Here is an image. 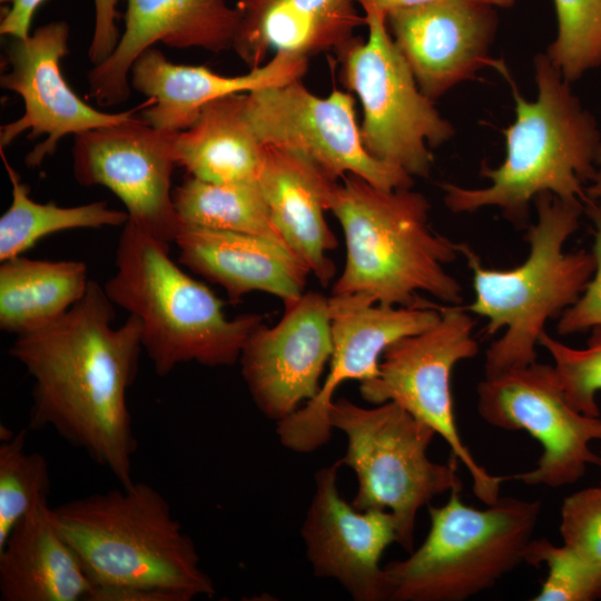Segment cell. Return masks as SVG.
<instances>
[{
    "label": "cell",
    "mask_w": 601,
    "mask_h": 601,
    "mask_svg": "<svg viewBox=\"0 0 601 601\" xmlns=\"http://www.w3.org/2000/svg\"><path fill=\"white\" fill-rule=\"evenodd\" d=\"M236 8L233 49L249 69L263 66L270 52L307 59L337 52L365 24L354 0H238Z\"/></svg>",
    "instance_id": "cell-23"
},
{
    "label": "cell",
    "mask_w": 601,
    "mask_h": 601,
    "mask_svg": "<svg viewBox=\"0 0 601 601\" xmlns=\"http://www.w3.org/2000/svg\"><path fill=\"white\" fill-rule=\"evenodd\" d=\"M474 326L465 307L441 306L434 325L398 338L384 351L378 374L361 382L359 393L375 405L394 402L431 426L467 470L475 496L490 505L511 477L491 474L473 457L457 431L451 392L455 365L479 352Z\"/></svg>",
    "instance_id": "cell-10"
},
{
    "label": "cell",
    "mask_w": 601,
    "mask_h": 601,
    "mask_svg": "<svg viewBox=\"0 0 601 601\" xmlns=\"http://www.w3.org/2000/svg\"><path fill=\"white\" fill-rule=\"evenodd\" d=\"M332 193L328 210L346 242V262L333 295L359 296L371 304L423 307L460 305L463 288L445 266L457 243L430 225L431 205L412 188L383 189L348 174Z\"/></svg>",
    "instance_id": "cell-3"
},
{
    "label": "cell",
    "mask_w": 601,
    "mask_h": 601,
    "mask_svg": "<svg viewBox=\"0 0 601 601\" xmlns=\"http://www.w3.org/2000/svg\"><path fill=\"white\" fill-rule=\"evenodd\" d=\"M328 302L333 353L326 380L304 407L277 422L280 443L298 453L313 452L331 439L328 410L342 383L375 377L382 355L393 342L431 327L441 316L436 303L423 307L386 306L355 295H332Z\"/></svg>",
    "instance_id": "cell-14"
},
{
    "label": "cell",
    "mask_w": 601,
    "mask_h": 601,
    "mask_svg": "<svg viewBox=\"0 0 601 601\" xmlns=\"http://www.w3.org/2000/svg\"><path fill=\"white\" fill-rule=\"evenodd\" d=\"M0 155L12 186V200L0 218V260L21 255L39 239L52 233L76 228L124 226L127 211L110 209L106 201L76 207H60L55 203L40 204L29 196L16 169Z\"/></svg>",
    "instance_id": "cell-28"
},
{
    "label": "cell",
    "mask_w": 601,
    "mask_h": 601,
    "mask_svg": "<svg viewBox=\"0 0 601 601\" xmlns=\"http://www.w3.org/2000/svg\"><path fill=\"white\" fill-rule=\"evenodd\" d=\"M597 166L594 176L591 179V184L585 187V195L590 201L601 200V147L598 154Z\"/></svg>",
    "instance_id": "cell-37"
},
{
    "label": "cell",
    "mask_w": 601,
    "mask_h": 601,
    "mask_svg": "<svg viewBox=\"0 0 601 601\" xmlns=\"http://www.w3.org/2000/svg\"><path fill=\"white\" fill-rule=\"evenodd\" d=\"M247 92L207 104L195 122L175 135V158L191 177L215 183L258 179L265 146L245 114Z\"/></svg>",
    "instance_id": "cell-25"
},
{
    "label": "cell",
    "mask_w": 601,
    "mask_h": 601,
    "mask_svg": "<svg viewBox=\"0 0 601 601\" xmlns=\"http://www.w3.org/2000/svg\"><path fill=\"white\" fill-rule=\"evenodd\" d=\"M558 32L546 56L572 82L601 66V0H553Z\"/></svg>",
    "instance_id": "cell-30"
},
{
    "label": "cell",
    "mask_w": 601,
    "mask_h": 601,
    "mask_svg": "<svg viewBox=\"0 0 601 601\" xmlns=\"http://www.w3.org/2000/svg\"><path fill=\"white\" fill-rule=\"evenodd\" d=\"M9 3L0 22V33L11 38H27L33 14L45 0H0ZM119 0H93L95 27L88 49V58L93 66L104 62L115 50L120 33L117 27V4Z\"/></svg>",
    "instance_id": "cell-33"
},
{
    "label": "cell",
    "mask_w": 601,
    "mask_h": 601,
    "mask_svg": "<svg viewBox=\"0 0 601 601\" xmlns=\"http://www.w3.org/2000/svg\"><path fill=\"white\" fill-rule=\"evenodd\" d=\"M238 22L239 12L228 0H127L115 50L88 72L90 97L106 107L128 99L132 65L157 42L213 52L233 49Z\"/></svg>",
    "instance_id": "cell-19"
},
{
    "label": "cell",
    "mask_w": 601,
    "mask_h": 601,
    "mask_svg": "<svg viewBox=\"0 0 601 601\" xmlns=\"http://www.w3.org/2000/svg\"><path fill=\"white\" fill-rule=\"evenodd\" d=\"M533 65L538 87L533 101L520 93L506 67L499 69L515 102V119L503 130L505 157L495 168L482 166L481 175L490 180L486 187L440 185L452 213L496 207L513 226L523 228L531 201L541 194L589 203L584 184L594 176L601 147L597 120L545 53L536 55Z\"/></svg>",
    "instance_id": "cell-2"
},
{
    "label": "cell",
    "mask_w": 601,
    "mask_h": 601,
    "mask_svg": "<svg viewBox=\"0 0 601 601\" xmlns=\"http://www.w3.org/2000/svg\"><path fill=\"white\" fill-rule=\"evenodd\" d=\"M245 114L264 146L298 152L334 180L353 174L388 190L414 185L404 169L365 149L351 92L322 98L296 79L247 92Z\"/></svg>",
    "instance_id": "cell-11"
},
{
    "label": "cell",
    "mask_w": 601,
    "mask_h": 601,
    "mask_svg": "<svg viewBox=\"0 0 601 601\" xmlns=\"http://www.w3.org/2000/svg\"><path fill=\"white\" fill-rule=\"evenodd\" d=\"M487 7L496 6L501 8L511 7L516 0H469Z\"/></svg>",
    "instance_id": "cell-38"
},
{
    "label": "cell",
    "mask_w": 601,
    "mask_h": 601,
    "mask_svg": "<svg viewBox=\"0 0 601 601\" xmlns=\"http://www.w3.org/2000/svg\"><path fill=\"white\" fill-rule=\"evenodd\" d=\"M333 428L345 433L347 449L341 459L357 476L352 505L359 511H390L397 525V544L414 550L418 511L444 492L461 490L456 461H432L427 449L435 431L394 402L373 408L345 397L328 410Z\"/></svg>",
    "instance_id": "cell-8"
},
{
    "label": "cell",
    "mask_w": 601,
    "mask_h": 601,
    "mask_svg": "<svg viewBox=\"0 0 601 601\" xmlns=\"http://www.w3.org/2000/svg\"><path fill=\"white\" fill-rule=\"evenodd\" d=\"M534 203L538 218L526 233L529 255L514 268L485 267L467 244L457 243L474 288V300L465 309L487 321L486 337L504 329L486 351L485 376L536 362L546 322L575 303L594 272L592 252L564 250L579 229L584 204L550 193L536 196Z\"/></svg>",
    "instance_id": "cell-5"
},
{
    "label": "cell",
    "mask_w": 601,
    "mask_h": 601,
    "mask_svg": "<svg viewBox=\"0 0 601 601\" xmlns=\"http://www.w3.org/2000/svg\"><path fill=\"white\" fill-rule=\"evenodd\" d=\"M364 12L375 11L386 18L393 12L416 8L436 0H354Z\"/></svg>",
    "instance_id": "cell-36"
},
{
    "label": "cell",
    "mask_w": 601,
    "mask_h": 601,
    "mask_svg": "<svg viewBox=\"0 0 601 601\" xmlns=\"http://www.w3.org/2000/svg\"><path fill=\"white\" fill-rule=\"evenodd\" d=\"M273 327L262 323L247 338L240 365L257 408L279 422L319 392L333 353L328 298L316 292L285 302Z\"/></svg>",
    "instance_id": "cell-16"
},
{
    "label": "cell",
    "mask_w": 601,
    "mask_h": 601,
    "mask_svg": "<svg viewBox=\"0 0 601 601\" xmlns=\"http://www.w3.org/2000/svg\"><path fill=\"white\" fill-rule=\"evenodd\" d=\"M560 534L564 545L601 565V485L582 489L564 499Z\"/></svg>",
    "instance_id": "cell-34"
},
{
    "label": "cell",
    "mask_w": 601,
    "mask_h": 601,
    "mask_svg": "<svg viewBox=\"0 0 601 601\" xmlns=\"http://www.w3.org/2000/svg\"><path fill=\"white\" fill-rule=\"evenodd\" d=\"M104 288L115 305L140 321L142 348L160 376L188 362L235 364L264 323L257 314L227 318L221 299L171 260L169 243L129 220L119 237L116 273Z\"/></svg>",
    "instance_id": "cell-6"
},
{
    "label": "cell",
    "mask_w": 601,
    "mask_h": 601,
    "mask_svg": "<svg viewBox=\"0 0 601 601\" xmlns=\"http://www.w3.org/2000/svg\"><path fill=\"white\" fill-rule=\"evenodd\" d=\"M307 67V58L278 52L245 75L228 77L205 66L173 63L161 51L149 48L132 65L130 85L151 99L141 112L146 124L179 132L189 128L210 101L300 79Z\"/></svg>",
    "instance_id": "cell-20"
},
{
    "label": "cell",
    "mask_w": 601,
    "mask_h": 601,
    "mask_svg": "<svg viewBox=\"0 0 601 601\" xmlns=\"http://www.w3.org/2000/svg\"><path fill=\"white\" fill-rule=\"evenodd\" d=\"M51 514L95 588H137L169 601L215 594L191 538L147 483L78 497Z\"/></svg>",
    "instance_id": "cell-4"
},
{
    "label": "cell",
    "mask_w": 601,
    "mask_h": 601,
    "mask_svg": "<svg viewBox=\"0 0 601 601\" xmlns=\"http://www.w3.org/2000/svg\"><path fill=\"white\" fill-rule=\"evenodd\" d=\"M0 444V546L9 534L50 492L48 463L27 450V428L1 439Z\"/></svg>",
    "instance_id": "cell-29"
},
{
    "label": "cell",
    "mask_w": 601,
    "mask_h": 601,
    "mask_svg": "<svg viewBox=\"0 0 601 601\" xmlns=\"http://www.w3.org/2000/svg\"><path fill=\"white\" fill-rule=\"evenodd\" d=\"M584 211L588 213L594 225L591 252L594 256L595 267L583 293L559 316L556 332L560 335L582 333L601 326V200L588 203L584 205Z\"/></svg>",
    "instance_id": "cell-35"
},
{
    "label": "cell",
    "mask_w": 601,
    "mask_h": 601,
    "mask_svg": "<svg viewBox=\"0 0 601 601\" xmlns=\"http://www.w3.org/2000/svg\"><path fill=\"white\" fill-rule=\"evenodd\" d=\"M114 303L89 280L85 295L9 349L33 378L28 428L49 427L129 486L137 440L127 405L142 348L140 321L115 328Z\"/></svg>",
    "instance_id": "cell-1"
},
{
    "label": "cell",
    "mask_w": 601,
    "mask_h": 601,
    "mask_svg": "<svg viewBox=\"0 0 601 601\" xmlns=\"http://www.w3.org/2000/svg\"><path fill=\"white\" fill-rule=\"evenodd\" d=\"M460 492L452 490L442 506H428L431 526L423 543L384 566L387 600L463 601L524 562L541 501L500 496L475 509L461 501Z\"/></svg>",
    "instance_id": "cell-7"
},
{
    "label": "cell",
    "mask_w": 601,
    "mask_h": 601,
    "mask_svg": "<svg viewBox=\"0 0 601 601\" xmlns=\"http://www.w3.org/2000/svg\"><path fill=\"white\" fill-rule=\"evenodd\" d=\"M364 16L367 39L355 37L336 52L341 80L362 104L363 145L374 158L426 178L433 165L430 148L450 140L454 127L420 89L386 17L375 11Z\"/></svg>",
    "instance_id": "cell-9"
},
{
    "label": "cell",
    "mask_w": 601,
    "mask_h": 601,
    "mask_svg": "<svg viewBox=\"0 0 601 601\" xmlns=\"http://www.w3.org/2000/svg\"><path fill=\"white\" fill-rule=\"evenodd\" d=\"M600 442H601V439H600ZM600 470V475H601V446H600V450H599V453H598V460H597V463H595ZM600 485H601V481H600Z\"/></svg>",
    "instance_id": "cell-39"
},
{
    "label": "cell",
    "mask_w": 601,
    "mask_h": 601,
    "mask_svg": "<svg viewBox=\"0 0 601 601\" xmlns=\"http://www.w3.org/2000/svg\"><path fill=\"white\" fill-rule=\"evenodd\" d=\"M68 23L52 21L27 38H12L6 51L10 69L1 75L0 85L22 98L24 112L1 127L0 148L9 146L27 130L28 138L45 136L26 157L29 168L53 155L63 136L129 120L137 109L149 104L148 99L138 108L116 114L102 112L86 104L61 72L60 61L68 53Z\"/></svg>",
    "instance_id": "cell-15"
},
{
    "label": "cell",
    "mask_w": 601,
    "mask_h": 601,
    "mask_svg": "<svg viewBox=\"0 0 601 601\" xmlns=\"http://www.w3.org/2000/svg\"><path fill=\"white\" fill-rule=\"evenodd\" d=\"M391 36L424 95L435 100L485 66L496 31L491 7L469 0H436L391 13Z\"/></svg>",
    "instance_id": "cell-18"
},
{
    "label": "cell",
    "mask_w": 601,
    "mask_h": 601,
    "mask_svg": "<svg viewBox=\"0 0 601 601\" xmlns=\"http://www.w3.org/2000/svg\"><path fill=\"white\" fill-rule=\"evenodd\" d=\"M257 181L284 243L326 287L336 273L327 252L338 242L324 214L337 180L298 152L265 146Z\"/></svg>",
    "instance_id": "cell-21"
},
{
    "label": "cell",
    "mask_w": 601,
    "mask_h": 601,
    "mask_svg": "<svg viewBox=\"0 0 601 601\" xmlns=\"http://www.w3.org/2000/svg\"><path fill=\"white\" fill-rule=\"evenodd\" d=\"M524 562L545 563L548 577L534 601H592L601 598V565L591 563L566 545L546 539L531 540Z\"/></svg>",
    "instance_id": "cell-31"
},
{
    "label": "cell",
    "mask_w": 601,
    "mask_h": 601,
    "mask_svg": "<svg viewBox=\"0 0 601 601\" xmlns=\"http://www.w3.org/2000/svg\"><path fill=\"white\" fill-rule=\"evenodd\" d=\"M542 345L553 358V366L569 404L580 413L599 417L597 395L601 391V326L591 329L584 348L565 345L544 332Z\"/></svg>",
    "instance_id": "cell-32"
},
{
    "label": "cell",
    "mask_w": 601,
    "mask_h": 601,
    "mask_svg": "<svg viewBox=\"0 0 601 601\" xmlns=\"http://www.w3.org/2000/svg\"><path fill=\"white\" fill-rule=\"evenodd\" d=\"M175 135L135 117L75 136L73 175L83 186L109 188L128 220L166 243L181 229L171 189Z\"/></svg>",
    "instance_id": "cell-13"
},
{
    "label": "cell",
    "mask_w": 601,
    "mask_h": 601,
    "mask_svg": "<svg viewBox=\"0 0 601 601\" xmlns=\"http://www.w3.org/2000/svg\"><path fill=\"white\" fill-rule=\"evenodd\" d=\"M477 413L496 428L526 431L542 445L536 466L511 479L560 487L597 463L591 443L601 439V417L569 404L553 365L534 362L485 376L477 385Z\"/></svg>",
    "instance_id": "cell-12"
},
{
    "label": "cell",
    "mask_w": 601,
    "mask_h": 601,
    "mask_svg": "<svg viewBox=\"0 0 601 601\" xmlns=\"http://www.w3.org/2000/svg\"><path fill=\"white\" fill-rule=\"evenodd\" d=\"M341 459L315 473V492L300 529L315 575L329 578L356 601H385V549L397 543L394 515L386 510H356L339 495Z\"/></svg>",
    "instance_id": "cell-17"
},
{
    "label": "cell",
    "mask_w": 601,
    "mask_h": 601,
    "mask_svg": "<svg viewBox=\"0 0 601 601\" xmlns=\"http://www.w3.org/2000/svg\"><path fill=\"white\" fill-rule=\"evenodd\" d=\"M93 589L48 499L40 501L0 546V600L90 601Z\"/></svg>",
    "instance_id": "cell-24"
},
{
    "label": "cell",
    "mask_w": 601,
    "mask_h": 601,
    "mask_svg": "<svg viewBox=\"0 0 601 601\" xmlns=\"http://www.w3.org/2000/svg\"><path fill=\"white\" fill-rule=\"evenodd\" d=\"M175 243L180 264L220 285L231 303L250 292L296 299L311 274L287 246L259 235L181 227Z\"/></svg>",
    "instance_id": "cell-22"
},
{
    "label": "cell",
    "mask_w": 601,
    "mask_h": 601,
    "mask_svg": "<svg viewBox=\"0 0 601 601\" xmlns=\"http://www.w3.org/2000/svg\"><path fill=\"white\" fill-rule=\"evenodd\" d=\"M87 265L39 260L21 255L0 265V328L17 335L62 317L86 293Z\"/></svg>",
    "instance_id": "cell-26"
},
{
    "label": "cell",
    "mask_w": 601,
    "mask_h": 601,
    "mask_svg": "<svg viewBox=\"0 0 601 601\" xmlns=\"http://www.w3.org/2000/svg\"><path fill=\"white\" fill-rule=\"evenodd\" d=\"M181 227L259 235L286 246L257 180L227 184L187 178L173 190Z\"/></svg>",
    "instance_id": "cell-27"
}]
</instances>
